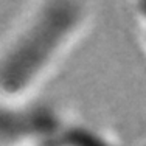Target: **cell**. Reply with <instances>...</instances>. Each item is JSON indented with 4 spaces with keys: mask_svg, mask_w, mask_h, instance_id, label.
I'll return each instance as SVG.
<instances>
[{
    "mask_svg": "<svg viewBox=\"0 0 146 146\" xmlns=\"http://www.w3.org/2000/svg\"><path fill=\"white\" fill-rule=\"evenodd\" d=\"M67 13L40 5L0 42V101L20 104L44 79L61 53Z\"/></svg>",
    "mask_w": 146,
    "mask_h": 146,
    "instance_id": "6da1fadb",
    "label": "cell"
}]
</instances>
